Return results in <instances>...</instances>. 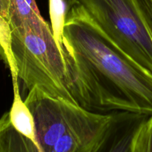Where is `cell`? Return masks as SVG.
Segmentation results:
<instances>
[{"label": "cell", "instance_id": "obj_1", "mask_svg": "<svg viewBox=\"0 0 152 152\" xmlns=\"http://www.w3.org/2000/svg\"><path fill=\"white\" fill-rule=\"evenodd\" d=\"M63 50L77 105L100 114L152 116V73L116 45L78 3L66 14Z\"/></svg>", "mask_w": 152, "mask_h": 152}, {"label": "cell", "instance_id": "obj_2", "mask_svg": "<svg viewBox=\"0 0 152 152\" xmlns=\"http://www.w3.org/2000/svg\"><path fill=\"white\" fill-rule=\"evenodd\" d=\"M0 56L28 91L37 87L49 96L76 103L68 88L63 56L43 16L19 28H8L0 41Z\"/></svg>", "mask_w": 152, "mask_h": 152}, {"label": "cell", "instance_id": "obj_3", "mask_svg": "<svg viewBox=\"0 0 152 152\" xmlns=\"http://www.w3.org/2000/svg\"><path fill=\"white\" fill-rule=\"evenodd\" d=\"M102 32L152 73V32L142 0H78Z\"/></svg>", "mask_w": 152, "mask_h": 152}, {"label": "cell", "instance_id": "obj_4", "mask_svg": "<svg viewBox=\"0 0 152 152\" xmlns=\"http://www.w3.org/2000/svg\"><path fill=\"white\" fill-rule=\"evenodd\" d=\"M148 116L129 112H114V120L95 152H130L133 137Z\"/></svg>", "mask_w": 152, "mask_h": 152}, {"label": "cell", "instance_id": "obj_5", "mask_svg": "<svg viewBox=\"0 0 152 152\" xmlns=\"http://www.w3.org/2000/svg\"><path fill=\"white\" fill-rule=\"evenodd\" d=\"M11 77L13 99L10 111H8L10 122L19 133L31 140L37 146L34 118L28 107L21 97L17 77L15 75H12Z\"/></svg>", "mask_w": 152, "mask_h": 152}, {"label": "cell", "instance_id": "obj_6", "mask_svg": "<svg viewBox=\"0 0 152 152\" xmlns=\"http://www.w3.org/2000/svg\"><path fill=\"white\" fill-rule=\"evenodd\" d=\"M0 152H40L31 140L13 127L8 112L0 117Z\"/></svg>", "mask_w": 152, "mask_h": 152}, {"label": "cell", "instance_id": "obj_7", "mask_svg": "<svg viewBox=\"0 0 152 152\" xmlns=\"http://www.w3.org/2000/svg\"><path fill=\"white\" fill-rule=\"evenodd\" d=\"M41 16L35 0H10L7 22L9 29L31 23Z\"/></svg>", "mask_w": 152, "mask_h": 152}, {"label": "cell", "instance_id": "obj_8", "mask_svg": "<svg viewBox=\"0 0 152 152\" xmlns=\"http://www.w3.org/2000/svg\"><path fill=\"white\" fill-rule=\"evenodd\" d=\"M49 6L52 34L60 51L63 56V37L66 19V5L64 0H49Z\"/></svg>", "mask_w": 152, "mask_h": 152}, {"label": "cell", "instance_id": "obj_9", "mask_svg": "<svg viewBox=\"0 0 152 152\" xmlns=\"http://www.w3.org/2000/svg\"><path fill=\"white\" fill-rule=\"evenodd\" d=\"M130 152H152V116L146 117L137 129Z\"/></svg>", "mask_w": 152, "mask_h": 152}, {"label": "cell", "instance_id": "obj_10", "mask_svg": "<svg viewBox=\"0 0 152 152\" xmlns=\"http://www.w3.org/2000/svg\"><path fill=\"white\" fill-rule=\"evenodd\" d=\"M10 0H0V18L8 22Z\"/></svg>", "mask_w": 152, "mask_h": 152}, {"label": "cell", "instance_id": "obj_11", "mask_svg": "<svg viewBox=\"0 0 152 152\" xmlns=\"http://www.w3.org/2000/svg\"><path fill=\"white\" fill-rule=\"evenodd\" d=\"M143 4H144L145 10L146 13V18H147L148 23L150 29L152 32V7L148 4H146L142 1Z\"/></svg>", "mask_w": 152, "mask_h": 152}, {"label": "cell", "instance_id": "obj_12", "mask_svg": "<svg viewBox=\"0 0 152 152\" xmlns=\"http://www.w3.org/2000/svg\"><path fill=\"white\" fill-rule=\"evenodd\" d=\"M66 3V9H67V13H68L69 10L72 8L74 5H75L76 4H77L78 2V0H64Z\"/></svg>", "mask_w": 152, "mask_h": 152}, {"label": "cell", "instance_id": "obj_13", "mask_svg": "<svg viewBox=\"0 0 152 152\" xmlns=\"http://www.w3.org/2000/svg\"><path fill=\"white\" fill-rule=\"evenodd\" d=\"M144 1H147V2H152V0H142Z\"/></svg>", "mask_w": 152, "mask_h": 152}, {"label": "cell", "instance_id": "obj_14", "mask_svg": "<svg viewBox=\"0 0 152 152\" xmlns=\"http://www.w3.org/2000/svg\"><path fill=\"white\" fill-rule=\"evenodd\" d=\"M145 3H146V4H150L151 6L152 7V2H146V1H144Z\"/></svg>", "mask_w": 152, "mask_h": 152}]
</instances>
